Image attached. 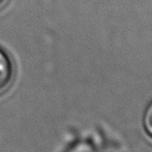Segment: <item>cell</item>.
<instances>
[{"label": "cell", "mask_w": 152, "mask_h": 152, "mask_svg": "<svg viewBox=\"0 0 152 152\" xmlns=\"http://www.w3.org/2000/svg\"><path fill=\"white\" fill-rule=\"evenodd\" d=\"M6 1H7V0H0V7H1V6H3L4 4H5Z\"/></svg>", "instance_id": "3"}, {"label": "cell", "mask_w": 152, "mask_h": 152, "mask_svg": "<svg viewBox=\"0 0 152 152\" xmlns=\"http://www.w3.org/2000/svg\"><path fill=\"white\" fill-rule=\"evenodd\" d=\"M144 127L148 136L152 138V102L148 106L144 114Z\"/></svg>", "instance_id": "2"}, {"label": "cell", "mask_w": 152, "mask_h": 152, "mask_svg": "<svg viewBox=\"0 0 152 152\" xmlns=\"http://www.w3.org/2000/svg\"><path fill=\"white\" fill-rule=\"evenodd\" d=\"M14 78V65L8 54L0 48V92L5 90Z\"/></svg>", "instance_id": "1"}]
</instances>
